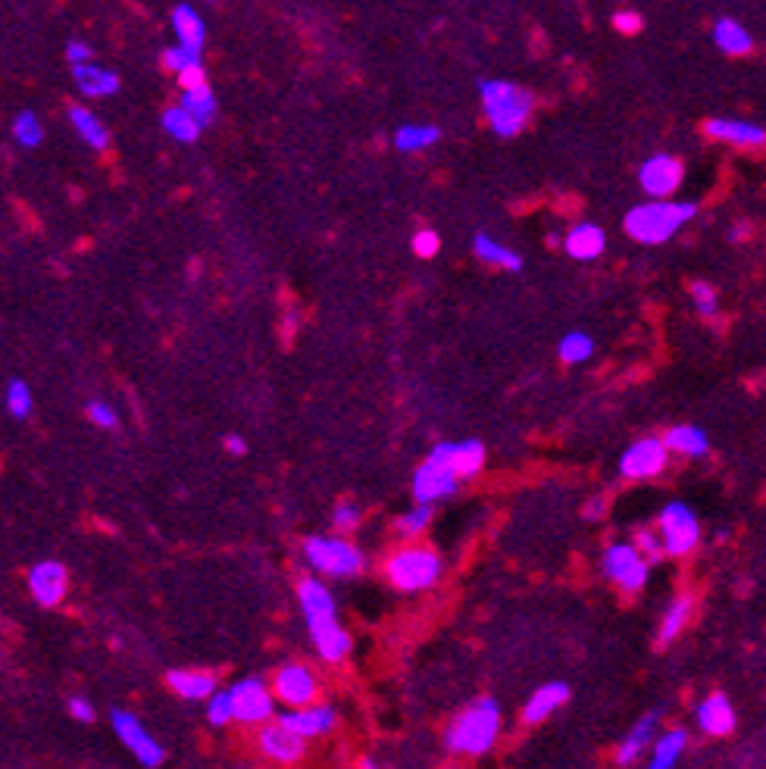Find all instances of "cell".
I'll return each mask as SVG.
<instances>
[{"mask_svg":"<svg viewBox=\"0 0 766 769\" xmlns=\"http://www.w3.org/2000/svg\"><path fill=\"white\" fill-rule=\"evenodd\" d=\"M298 598H301V610L307 616L310 626V638L316 644V651L323 660L338 663L348 657L351 651V635L341 629V623L335 619V601L326 591V585H319L316 579H301L298 585Z\"/></svg>","mask_w":766,"mask_h":769,"instance_id":"cell-1","label":"cell"},{"mask_svg":"<svg viewBox=\"0 0 766 769\" xmlns=\"http://www.w3.org/2000/svg\"><path fill=\"white\" fill-rule=\"evenodd\" d=\"M698 213L695 204L688 201H666V197H654L648 204H638L626 213L623 229L638 244H663L670 241L685 222H691Z\"/></svg>","mask_w":766,"mask_h":769,"instance_id":"cell-2","label":"cell"},{"mask_svg":"<svg viewBox=\"0 0 766 769\" xmlns=\"http://www.w3.org/2000/svg\"><path fill=\"white\" fill-rule=\"evenodd\" d=\"M479 97H482V110L491 122V129L501 138H513L526 129V122L532 116L535 97L504 79H485L479 85Z\"/></svg>","mask_w":766,"mask_h":769,"instance_id":"cell-3","label":"cell"},{"mask_svg":"<svg viewBox=\"0 0 766 769\" xmlns=\"http://www.w3.org/2000/svg\"><path fill=\"white\" fill-rule=\"evenodd\" d=\"M501 729V710L491 698H479L476 704H469L454 723L448 726V735H444V744H448L451 754H463V757H479L485 751H491L494 738H498Z\"/></svg>","mask_w":766,"mask_h":769,"instance_id":"cell-4","label":"cell"},{"mask_svg":"<svg viewBox=\"0 0 766 769\" xmlns=\"http://www.w3.org/2000/svg\"><path fill=\"white\" fill-rule=\"evenodd\" d=\"M385 576L401 591H423L438 582L441 560L429 548H404L398 554H391V560L385 563Z\"/></svg>","mask_w":766,"mask_h":769,"instance_id":"cell-5","label":"cell"},{"mask_svg":"<svg viewBox=\"0 0 766 769\" xmlns=\"http://www.w3.org/2000/svg\"><path fill=\"white\" fill-rule=\"evenodd\" d=\"M304 557L316 573L332 579H348L363 569V554L341 538H310L304 544Z\"/></svg>","mask_w":766,"mask_h":769,"instance_id":"cell-6","label":"cell"},{"mask_svg":"<svg viewBox=\"0 0 766 769\" xmlns=\"http://www.w3.org/2000/svg\"><path fill=\"white\" fill-rule=\"evenodd\" d=\"M660 538L663 551L670 557H688L701 541V523L691 507L685 504H666L660 513Z\"/></svg>","mask_w":766,"mask_h":769,"instance_id":"cell-7","label":"cell"},{"mask_svg":"<svg viewBox=\"0 0 766 769\" xmlns=\"http://www.w3.org/2000/svg\"><path fill=\"white\" fill-rule=\"evenodd\" d=\"M648 563L638 544H610L604 551V576L623 591H641L648 582Z\"/></svg>","mask_w":766,"mask_h":769,"instance_id":"cell-8","label":"cell"},{"mask_svg":"<svg viewBox=\"0 0 766 769\" xmlns=\"http://www.w3.org/2000/svg\"><path fill=\"white\" fill-rule=\"evenodd\" d=\"M457 482H460V476L454 473V466L448 460L429 454V460L419 466L413 476V498H416V504L444 501L457 491Z\"/></svg>","mask_w":766,"mask_h":769,"instance_id":"cell-9","label":"cell"},{"mask_svg":"<svg viewBox=\"0 0 766 769\" xmlns=\"http://www.w3.org/2000/svg\"><path fill=\"white\" fill-rule=\"evenodd\" d=\"M666 460H670V448H666L663 438H641L632 448H626V454L620 457V476L623 479H654L663 473Z\"/></svg>","mask_w":766,"mask_h":769,"instance_id":"cell-10","label":"cell"},{"mask_svg":"<svg viewBox=\"0 0 766 769\" xmlns=\"http://www.w3.org/2000/svg\"><path fill=\"white\" fill-rule=\"evenodd\" d=\"M682 176H685V166H682L679 157L654 154V157H648L645 163H641L638 185L645 188V194H651V197H670L682 185Z\"/></svg>","mask_w":766,"mask_h":769,"instance_id":"cell-11","label":"cell"},{"mask_svg":"<svg viewBox=\"0 0 766 769\" xmlns=\"http://www.w3.org/2000/svg\"><path fill=\"white\" fill-rule=\"evenodd\" d=\"M316 691H319L316 676L301 663L282 666L273 679V694L288 707H310L316 701Z\"/></svg>","mask_w":766,"mask_h":769,"instance_id":"cell-12","label":"cell"},{"mask_svg":"<svg viewBox=\"0 0 766 769\" xmlns=\"http://www.w3.org/2000/svg\"><path fill=\"white\" fill-rule=\"evenodd\" d=\"M113 729L122 738V744L135 754V760H141L144 766H160L163 763V748L144 732V726L126 710H113Z\"/></svg>","mask_w":766,"mask_h":769,"instance_id":"cell-13","label":"cell"},{"mask_svg":"<svg viewBox=\"0 0 766 769\" xmlns=\"http://www.w3.org/2000/svg\"><path fill=\"white\" fill-rule=\"evenodd\" d=\"M229 694L238 723H263V719L273 716V694L266 691L260 679H244Z\"/></svg>","mask_w":766,"mask_h":769,"instance_id":"cell-14","label":"cell"},{"mask_svg":"<svg viewBox=\"0 0 766 769\" xmlns=\"http://www.w3.org/2000/svg\"><path fill=\"white\" fill-rule=\"evenodd\" d=\"M66 569L57 560H44L29 573V591L41 607H57L66 598Z\"/></svg>","mask_w":766,"mask_h":769,"instance_id":"cell-15","label":"cell"},{"mask_svg":"<svg viewBox=\"0 0 766 769\" xmlns=\"http://www.w3.org/2000/svg\"><path fill=\"white\" fill-rule=\"evenodd\" d=\"M704 132L713 141H726L735 147H763L766 144V129L757 126V122L748 119H707L704 122Z\"/></svg>","mask_w":766,"mask_h":769,"instance_id":"cell-16","label":"cell"},{"mask_svg":"<svg viewBox=\"0 0 766 769\" xmlns=\"http://www.w3.org/2000/svg\"><path fill=\"white\" fill-rule=\"evenodd\" d=\"M260 751L276 763H294L304 757V735H298L282 723L266 726L260 729Z\"/></svg>","mask_w":766,"mask_h":769,"instance_id":"cell-17","label":"cell"},{"mask_svg":"<svg viewBox=\"0 0 766 769\" xmlns=\"http://www.w3.org/2000/svg\"><path fill=\"white\" fill-rule=\"evenodd\" d=\"M432 454L441 457V460H448L460 479L476 476L479 469L485 466V448H482V441H460V444L441 441V444H435V448H432Z\"/></svg>","mask_w":766,"mask_h":769,"instance_id":"cell-18","label":"cell"},{"mask_svg":"<svg viewBox=\"0 0 766 769\" xmlns=\"http://www.w3.org/2000/svg\"><path fill=\"white\" fill-rule=\"evenodd\" d=\"M698 726H701V732L716 735V738L735 732V710L723 691L707 694V698L698 704Z\"/></svg>","mask_w":766,"mask_h":769,"instance_id":"cell-19","label":"cell"},{"mask_svg":"<svg viewBox=\"0 0 766 769\" xmlns=\"http://www.w3.org/2000/svg\"><path fill=\"white\" fill-rule=\"evenodd\" d=\"M279 723L294 729L298 735L304 738H313V735H326L335 729V710L332 707H307V710H288L279 716Z\"/></svg>","mask_w":766,"mask_h":769,"instance_id":"cell-20","label":"cell"},{"mask_svg":"<svg viewBox=\"0 0 766 769\" xmlns=\"http://www.w3.org/2000/svg\"><path fill=\"white\" fill-rule=\"evenodd\" d=\"M172 32H176L179 44H185L188 51H197V54L204 51L207 26H204L201 13H197L191 4H176V7H172Z\"/></svg>","mask_w":766,"mask_h":769,"instance_id":"cell-21","label":"cell"},{"mask_svg":"<svg viewBox=\"0 0 766 769\" xmlns=\"http://www.w3.org/2000/svg\"><path fill=\"white\" fill-rule=\"evenodd\" d=\"M72 79H76V85H79V91L85 97H110V94L119 91V76H116V72L104 69V66H94L91 60L72 66Z\"/></svg>","mask_w":766,"mask_h":769,"instance_id":"cell-22","label":"cell"},{"mask_svg":"<svg viewBox=\"0 0 766 769\" xmlns=\"http://www.w3.org/2000/svg\"><path fill=\"white\" fill-rule=\"evenodd\" d=\"M713 44L720 47L726 57H745V54H751L754 38H751V32L741 26L738 19L723 16V19L713 22Z\"/></svg>","mask_w":766,"mask_h":769,"instance_id":"cell-23","label":"cell"},{"mask_svg":"<svg viewBox=\"0 0 766 769\" xmlns=\"http://www.w3.org/2000/svg\"><path fill=\"white\" fill-rule=\"evenodd\" d=\"M566 701H570V685L548 682V685H541L529 698V704L523 710V719H526L529 726H535V723H541V719H548L557 707H563Z\"/></svg>","mask_w":766,"mask_h":769,"instance_id":"cell-24","label":"cell"},{"mask_svg":"<svg viewBox=\"0 0 766 769\" xmlns=\"http://www.w3.org/2000/svg\"><path fill=\"white\" fill-rule=\"evenodd\" d=\"M657 719H660V713H645V716L638 719V723L632 726V732L623 738L620 751H616V763L629 766V763H635L641 754H645V748L651 744V738L657 735Z\"/></svg>","mask_w":766,"mask_h":769,"instance_id":"cell-25","label":"cell"},{"mask_svg":"<svg viewBox=\"0 0 766 769\" xmlns=\"http://www.w3.org/2000/svg\"><path fill=\"white\" fill-rule=\"evenodd\" d=\"M607 247V238L598 226H591V222H579V226L570 229V235H566V254H570L573 260H595L604 254Z\"/></svg>","mask_w":766,"mask_h":769,"instance_id":"cell-26","label":"cell"},{"mask_svg":"<svg viewBox=\"0 0 766 769\" xmlns=\"http://www.w3.org/2000/svg\"><path fill=\"white\" fill-rule=\"evenodd\" d=\"M169 688L182 694L185 701H204V698H213V688H216V679L210 673H188V669H172V673L166 676Z\"/></svg>","mask_w":766,"mask_h":769,"instance_id":"cell-27","label":"cell"},{"mask_svg":"<svg viewBox=\"0 0 766 769\" xmlns=\"http://www.w3.org/2000/svg\"><path fill=\"white\" fill-rule=\"evenodd\" d=\"M663 441L673 454H682V457H704L710 451V438L698 426H673L663 435Z\"/></svg>","mask_w":766,"mask_h":769,"instance_id":"cell-28","label":"cell"},{"mask_svg":"<svg viewBox=\"0 0 766 769\" xmlns=\"http://www.w3.org/2000/svg\"><path fill=\"white\" fill-rule=\"evenodd\" d=\"M69 122H72V129L82 135V141H85L88 147H94V151H107L110 132H107V126H104V122L97 119L91 110H85V107H69Z\"/></svg>","mask_w":766,"mask_h":769,"instance_id":"cell-29","label":"cell"},{"mask_svg":"<svg viewBox=\"0 0 766 769\" xmlns=\"http://www.w3.org/2000/svg\"><path fill=\"white\" fill-rule=\"evenodd\" d=\"M691 610H695V601L688 598V594H682V598H676L670 604V610H666L663 623H660V632H657V644H670L682 635V629L688 626L691 619Z\"/></svg>","mask_w":766,"mask_h":769,"instance_id":"cell-30","label":"cell"},{"mask_svg":"<svg viewBox=\"0 0 766 769\" xmlns=\"http://www.w3.org/2000/svg\"><path fill=\"white\" fill-rule=\"evenodd\" d=\"M160 122H163V129H166V135H172L176 141H185V144H191V141H197V135H201V122H197L182 104L179 107H169V110H163V116H160Z\"/></svg>","mask_w":766,"mask_h":769,"instance_id":"cell-31","label":"cell"},{"mask_svg":"<svg viewBox=\"0 0 766 769\" xmlns=\"http://www.w3.org/2000/svg\"><path fill=\"white\" fill-rule=\"evenodd\" d=\"M441 138L438 126H401L394 132V147L404 154H416V151H426L435 141Z\"/></svg>","mask_w":766,"mask_h":769,"instance_id":"cell-32","label":"cell"},{"mask_svg":"<svg viewBox=\"0 0 766 769\" xmlns=\"http://www.w3.org/2000/svg\"><path fill=\"white\" fill-rule=\"evenodd\" d=\"M685 744H688L685 729H670L666 735H660L657 744H654V760H651V766H654V769H670V766H676V760H679L682 751H685Z\"/></svg>","mask_w":766,"mask_h":769,"instance_id":"cell-33","label":"cell"},{"mask_svg":"<svg viewBox=\"0 0 766 769\" xmlns=\"http://www.w3.org/2000/svg\"><path fill=\"white\" fill-rule=\"evenodd\" d=\"M182 107L201 122V126H210L213 116H216V97L210 91V85H201V88H185L182 91Z\"/></svg>","mask_w":766,"mask_h":769,"instance_id":"cell-34","label":"cell"},{"mask_svg":"<svg viewBox=\"0 0 766 769\" xmlns=\"http://www.w3.org/2000/svg\"><path fill=\"white\" fill-rule=\"evenodd\" d=\"M476 257L485 260V263H494V266L513 269V272L523 269V260H520V257H516L513 251H507V247H501L498 241H491L488 235H476Z\"/></svg>","mask_w":766,"mask_h":769,"instance_id":"cell-35","label":"cell"},{"mask_svg":"<svg viewBox=\"0 0 766 769\" xmlns=\"http://www.w3.org/2000/svg\"><path fill=\"white\" fill-rule=\"evenodd\" d=\"M591 351H595V344H591V338L585 332H570L557 347V354H560L563 363H582V360L591 357Z\"/></svg>","mask_w":766,"mask_h":769,"instance_id":"cell-36","label":"cell"},{"mask_svg":"<svg viewBox=\"0 0 766 769\" xmlns=\"http://www.w3.org/2000/svg\"><path fill=\"white\" fill-rule=\"evenodd\" d=\"M429 523H432L429 504H419V507L407 510V513L398 519V523H394V529H398V535H404V538H413V535H423V532L429 529Z\"/></svg>","mask_w":766,"mask_h":769,"instance_id":"cell-37","label":"cell"},{"mask_svg":"<svg viewBox=\"0 0 766 769\" xmlns=\"http://www.w3.org/2000/svg\"><path fill=\"white\" fill-rule=\"evenodd\" d=\"M41 122H38V116L35 113H29V110H22L16 119H13V138L22 144V147H38L41 144Z\"/></svg>","mask_w":766,"mask_h":769,"instance_id":"cell-38","label":"cell"},{"mask_svg":"<svg viewBox=\"0 0 766 769\" xmlns=\"http://www.w3.org/2000/svg\"><path fill=\"white\" fill-rule=\"evenodd\" d=\"M7 410L16 419H26L32 413V391L26 382H10L7 385Z\"/></svg>","mask_w":766,"mask_h":769,"instance_id":"cell-39","label":"cell"},{"mask_svg":"<svg viewBox=\"0 0 766 769\" xmlns=\"http://www.w3.org/2000/svg\"><path fill=\"white\" fill-rule=\"evenodd\" d=\"M194 63H201V54H197V51H188L185 44L166 47V51H163V66H166L169 72H176V76H179L182 69L194 66Z\"/></svg>","mask_w":766,"mask_h":769,"instance_id":"cell-40","label":"cell"},{"mask_svg":"<svg viewBox=\"0 0 766 769\" xmlns=\"http://www.w3.org/2000/svg\"><path fill=\"white\" fill-rule=\"evenodd\" d=\"M691 297H695V307L701 316H716V310H720V297H716V291L707 282L691 285Z\"/></svg>","mask_w":766,"mask_h":769,"instance_id":"cell-41","label":"cell"},{"mask_svg":"<svg viewBox=\"0 0 766 769\" xmlns=\"http://www.w3.org/2000/svg\"><path fill=\"white\" fill-rule=\"evenodd\" d=\"M207 719L213 726H226L229 719H235V710H232V694H213L210 698V707H207Z\"/></svg>","mask_w":766,"mask_h":769,"instance_id":"cell-42","label":"cell"},{"mask_svg":"<svg viewBox=\"0 0 766 769\" xmlns=\"http://www.w3.org/2000/svg\"><path fill=\"white\" fill-rule=\"evenodd\" d=\"M635 544H638V551L645 554L651 563L666 554V551H663V538L654 535V532H648V529H638V532H635Z\"/></svg>","mask_w":766,"mask_h":769,"instance_id":"cell-43","label":"cell"},{"mask_svg":"<svg viewBox=\"0 0 766 769\" xmlns=\"http://www.w3.org/2000/svg\"><path fill=\"white\" fill-rule=\"evenodd\" d=\"M335 529H341V532H351V529H357L360 526V507H354V504H341V507H335Z\"/></svg>","mask_w":766,"mask_h":769,"instance_id":"cell-44","label":"cell"},{"mask_svg":"<svg viewBox=\"0 0 766 769\" xmlns=\"http://www.w3.org/2000/svg\"><path fill=\"white\" fill-rule=\"evenodd\" d=\"M438 247H441V241H438V235H435V232H419V235L413 238V254H416V257H423V260L435 257V254H438Z\"/></svg>","mask_w":766,"mask_h":769,"instance_id":"cell-45","label":"cell"},{"mask_svg":"<svg viewBox=\"0 0 766 769\" xmlns=\"http://www.w3.org/2000/svg\"><path fill=\"white\" fill-rule=\"evenodd\" d=\"M613 26L623 35H635V32H641V16L635 10H620L613 16Z\"/></svg>","mask_w":766,"mask_h":769,"instance_id":"cell-46","label":"cell"},{"mask_svg":"<svg viewBox=\"0 0 766 769\" xmlns=\"http://www.w3.org/2000/svg\"><path fill=\"white\" fill-rule=\"evenodd\" d=\"M176 79H179L182 91H185V88H201V85H207V76H204V63H194V66H188V69H182Z\"/></svg>","mask_w":766,"mask_h":769,"instance_id":"cell-47","label":"cell"},{"mask_svg":"<svg viewBox=\"0 0 766 769\" xmlns=\"http://www.w3.org/2000/svg\"><path fill=\"white\" fill-rule=\"evenodd\" d=\"M88 416H91V423L101 426V429H113V426H116V413H113L107 404H97V401H94V404L88 407Z\"/></svg>","mask_w":766,"mask_h":769,"instance_id":"cell-48","label":"cell"},{"mask_svg":"<svg viewBox=\"0 0 766 769\" xmlns=\"http://www.w3.org/2000/svg\"><path fill=\"white\" fill-rule=\"evenodd\" d=\"M66 60H69L72 66L88 63V60H91V47H88L85 41H79V38H72V41L66 44Z\"/></svg>","mask_w":766,"mask_h":769,"instance_id":"cell-49","label":"cell"},{"mask_svg":"<svg viewBox=\"0 0 766 769\" xmlns=\"http://www.w3.org/2000/svg\"><path fill=\"white\" fill-rule=\"evenodd\" d=\"M69 710H72V716H76V719H82V723H91V719H94L91 704L82 701V698H72V701H69Z\"/></svg>","mask_w":766,"mask_h":769,"instance_id":"cell-50","label":"cell"},{"mask_svg":"<svg viewBox=\"0 0 766 769\" xmlns=\"http://www.w3.org/2000/svg\"><path fill=\"white\" fill-rule=\"evenodd\" d=\"M226 451H229V454H238V457H241V454H247V444H244V438H238V435H229V438H226Z\"/></svg>","mask_w":766,"mask_h":769,"instance_id":"cell-51","label":"cell"},{"mask_svg":"<svg viewBox=\"0 0 766 769\" xmlns=\"http://www.w3.org/2000/svg\"><path fill=\"white\" fill-rule=\"evenodd\" d=\"M604 507H607V501H604V498H595V501L585 507V516H588V519H598V516L604 513Z\"/></svg>","mask_w":766,"mask_h":769,"instance_id":"cell-52","label":"cell"},{"mask_svg":"<svg viewBox=\"0 0 766 769\" xmlns=\"http://www.w3.org/2000/svg\"><path fill=\"white\" fill-rule=\"evenodd\" d=\"M210 4H216V0H210Z\"/></svg>","mask_w":766,"mask_h":769,"instance_id":"cell-53","label":"cell"}]
</instances>
